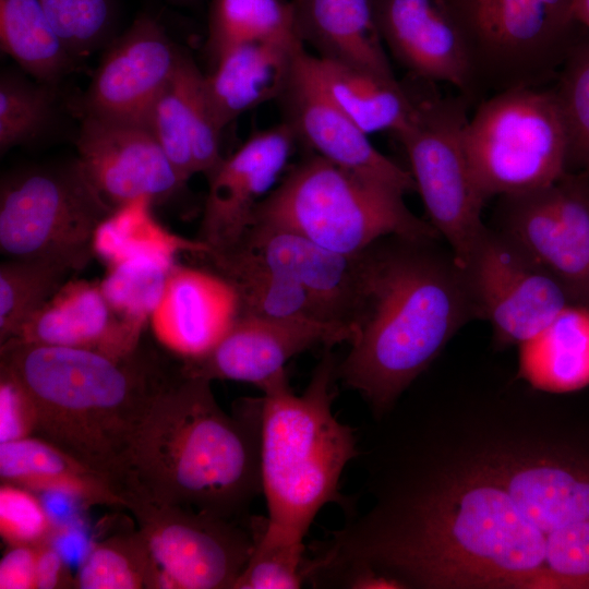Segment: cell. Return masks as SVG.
I'll use <instances>...</instances> for the list:
<instances>
[{
	"mask_svg": "<svg viewBox=\"0 0 589 589\" xmlns=\"http://www.w3.org/2000/svg\"><path fill=\"white\" fill-rule=\"evenodd\" d=\"M464 143L486 200L546 187L569 167V133L554 87L491 94L468 118Z\"/></svg>",
	"mask_w": 589,
	"mask_h": 589,
	"instance_id": "cell-7",
	"label": "cell"
},
{
	"mask_svg": "<svg viewBox=\"0 0 589 589\" xmlns=\"http://www.w3.org/2000/svg\"><path fill=\"white\" fill-rule=\"evenodd\" d=\"M53 96L47 84L4 72L0 79V153L34 141L52 116Z\"/></svg>",
	"mask_w": 589,
	"mask_h": 589,
	"instance_id": "cell-36",
	"label": "cell"
},
{
	"mask_svg": "<svg viewBox=\"0 0 589 589\" xmlns=\"http://www.w3.org/2000/svg\"><path fill=\"white\" fill-rule=\"evenodd\" d=\"M460 267L497 347L520 346L570 304L558 281L496 228L485 226Z\"/></svg>",
	"mask_w": 589,
	"mask_h": 589,
	"instance_id": "cell-12",
	"label": "cell"
},
{
	"mask_svg": "<svg viewBox=\"0 0 589 589\" xmlns=\"http://www.w3.org/2000/svg\"><path fill=\"white\" fill-rule=\"evenodd\" d=\"M289 31L243 43L223 52L205 75V92L217 123L224 130L240 115L281 96L300 48Z\"/></svg>",
	"mask_w": 589,
	"mask_h": 589,
	"instance_id": "cell-23",
	"label": "cell"
},
{
	"mask_svg": "<svg viewBox=\"0 0 589 589\" xmlns=\"http://www.w3.org/2000/svg\"><path fill=\"white\" fill-rule=\"evenodd\" d=\"M123 501L158 570L159 588L233 589L253 549L250 518L229 520L134 495Z\"/></svg>",
	"mask_w": 589,
	"mask_h": 589,
	"instance_id": "cell-11",
	"label": "cell"
},
{
	"mask_svg": "<svg viewBox=\"0 0 589 589\" xmlns=\"http://www.w3.org/2000/svg\"><path fill=\"white\" fill-rule=\"evenodd\" d=\"M36 411L24 387L0 368V443L35 435Z\"/></svg>",
	"mask_w": 589,
	"mask_h": 589,
	"instance_id": "cell-41",
	"label": "cell"
},
{
	"mask_svg": "<svg viewBox=\"0 0 589 589\" xmlns=\"http://www.w3.org/2000/svg\"><path fill=\"white\" fill-rule=\"evenodd\" d=\"M294 31L291 2L212 0L206 47L213 62L229 48Z\"/></svg>",
	"mask_w": 589,
	"mask_h": 589,
	"instance_id": "cell-33",
	"label": "cell"
},
{
	"mask_svg": "<svg viewBox=\"0 0 589 589\" xmlns=\"http://www.w3.org/2000/svg\"><path fill=\"white\" fill-rule=\"evenodd\" d=\"M261 421L262 397L241 399L228 414L211 381L188 376L179 366L123 459L120 496L248 520L249 507L262 493Z\"/></svg>",
	"mask_w": 589,
	"mask_h": 589,
	"instance_id": "cell-3",
	"label": "cell"
},
{
	"mask_svg": "<svg viewBox=\"0 0 589 589\" xmlns=\"http://www.w3.org/2000/svg\"><path fill=\"white\" fill-rule=\"evenodd\" d=\"M574 19L589 31V0L574 1Z\"/></svg>",
	"mask_w": 589,
	"mask_h": 589,
	"instance_id": "cell-45",
	"label": "cell"
},
{
	"mask_svg": "<svg viewBox=\"0 0 589 589\" xmlns=\"http://www.w3.org/2000/svg\"><path fill=\"white\" fill-rule=\"evenodd\" d=\"M296 140L286 122L259 131L206 177L197 239L208 253L228 250L240 240L254 209L285 171Z\"/></svg>",
	"mask_w": 589,
	"mask_h": 589,
	"instance_id": "cell-19",
	"label": "cell"
},
{
	"mask_svg": "<svg viewBox=\"0 0 589 589\" xmlns=\"http://www.w3.org/2000/svg\"><path fill=\"white\" fill-rule=\"evenodd\" d=\"M76 149L85 175L113 207L143 197L161 205L188 183L145 124L84 115Z\"/></svg>",
	"mask_w": 589,
	"mask_h": 589,
	"instance_id": "cell-16",
	"label": "cell"
},
{
	"mask_svg": "<svg viewBox=\"0 0 589 589\" xmlns=\"http://www.w3.org/2000/svg\"><path fill=\"white\" fill-rule=\"evenodd\" d=\"M74 273L45 260L7 259L0 265V345L13 338Z\"/></svg>",
	"mask_w": 589,
	"mask_h": 589,
	"instance_id": "cell-32",
	"label": "cell"
},
{
	"mask_svg": "<svg viewBox=\"0 0 589 589\" xmlns=\"http://www.w3.org/2000/svg\"><path fill=\"white\" fill-rule=\"evenodd\" d=\"M539 393L375 419L324 564L397 589H589V426Z\"/></svg>",
	"mask_w": 589,
	"mask_h": 589,
	"instance_id": "cell-1",
	"label": "cell"
},
{
	"mask_svg": "<svg viewBox=\"0 0 589 589\" xmlns=\"http://www.w3.org/2000/svg\"><path fill=\"white\" fill-rule=\"evenodd\" d=\"M49 541L69 565L77 563L79 566L93 545L84 530V521L53 527Z\"/></svg>",
	"mask_w": 589,
	"mask_h": 589,
	"instance_id": "cell-44",
	"label": "cell"
},
{
	"mask_svg": "<svg viewBox=\"0 0 589 589\" xmlns=\"http://www.w3.org/2000/svg\"><path fill=\"white\" fill-rule=\"evenodd\" d=\"M558 74L554 91L568 128L569 165L589 172V37L574 43Z\"/></svg>",
	"mask_w": 589,
	"mask_h": 589,
	"instance_id": "cell-37",
	"label": "cell"
},
{
	"mask_svg": "<svg viewBox=\"0 0 589 589\" xmlns=\"http://www.w3.org/2000/svg\"><path fill=\"white\" fill-rule=\"evenodd\" d=\"M386 49L409 72L454 86L464 99L482 94L469 33L457 0H373Z\"/></svg>",
	"mask_w": 589,
	"mask_h": 589,
	"instance_id": "cell-14",
	"label": "cell"
},
{
	"mask_svg": "<svg viewBox=\"0 0 589 589\" xmlns=\"http://www.w3.org/2000/svg\"><path fill=\"white\" fill-rule=\"evenodd\" d=\"M263 516L250 517L253 536L251 555L233 589H297L303 586L302 566L305 545L265 539L261 533Z\"/></svg>",
	"mask_w": 589,
	"mask_h": 589,
	"instance_id": "cell-38",
	"label": "cell"
},
{
	"mask_svg": "<svg viewBox=\"0 0 589 589\" xmlns=\"http://www.w3.org/2000/svg\"><path fill=\"white\" fill-rule=\"evenodd\" d=\"M574 1L457 0L482 92L549 81L575 43Z\"/></svg>",
	"mask_w": 589,
	"mask_h": 589,
	"instance_id": "cell-10",
	"label": "cell"
},
{
	"mask_svg": "<svg viewBox=\"0 0 589 589\" xmlns=\"http://www.w3.org/2000/svg\"><path fill=\"white\" fill-rule=\"evenodd\" d=\"M233 247L248 250L302 287L325 322L354 326L360 253H337L293 232L259 225H250Z\"/></svg>",
	"mask_w": 589,
	"mask_h": 589,
	"instance_id": "cell-20",
	"label": "cell"
},
{
	"mask_svg": "<svg viewBox=\"0 0 589 589\" xmlns=\"http://www.w3.org/2000/svg\"><path fill=\"white\" fill-rule=\"evenodd\" d=\"M75 588L157 589L158 570L139 530L93 543L77 568Z\"/></svg>",
	"mask_w": 589,
	"mask_h": 589,
	"instance_id": "cell-31",
	"label": "cell"
},
{
	"mask_svg": "<svg viewBox=\"0 0 589 589\" xmlns=\"http://www.w3.org/2000/svg\"><path fill=\"white\" fill-rule=\"evenodd\" d=\"M148 199H137L115 207L94 237V254L107 267L133 257H152L176 264L179 253L205 255L209 248L169 231L153 214Z\"/></svg>",
	"mask_w": 589,
	"mask_h": 589,
	"instance_id": "cell-29",
	"label": "cell"
},
{
	"mask_svg": "<svg viewBox=\"0 0 589 589\" xmlns=\"http://www.w3.org/2000/svg\"><path fill=\"white\" fill-rule=\"evenodd\" d=\"M195 63L183 56L176 73L152 105L149 129L180 176L189 181L196 173L193 159L194 123L190 83Z\"/></svg>",
	"mask_w": 589,
	"mask_h": 589,
	"instance_id": "cell-34",
	"label": "cell"
},
{
	"mask_svg": "<svg viewBox=\"0 0 589 589\" xmlns=\"http://www.w3.org/2000/svg\"><path fill=\"white\" fill-rule=\"evenodd\" d=\"M285 121L315 155L407 194L416 191L409 170L382 154L325 91L314 56L302 46L279 97Z\"/></svg>",
	"mask_w": 589,
	"mask_h": 589,
	"instance_id": "cell-17",
	"label": "cell"
},
{
	"mask_svg": "<svg viewBox=\"0 0 589 589\" xmlns=\"http://www.w3.org/2000/svg\"><path fill=\"white\" fill-rule=\"evenodd\" d=\"M35 588H75V577L71 576L69 564L50 541L37 546Z\"/></svg>",
	"mask_w": 589,
	"mask_h": 589,
	"instance_id": "cell-43",
	"label": "cell"
},
{
	"mask_svg": "<svg viewBox=\"0 0 589 589\" xmlns=\"http://www.w3.org/2000/svg\"><path fill=\"white\" fill-rule=\"evenodd\" d=\"M318 77L339 108L366 134L400 135L413 120L418 100L396 77L314 56Z\"/></svg>",
	"mask_w": 589,
	"mask_h": 589,
	"instance_id": "cell-27",
	"label": "cell"
},
{
	"mask_svg": "<svg viewBox=\"0 0 589 589\" xmlns=\"http://www.w3.org/2000/svg\"><path fill=\"white\" fill-rule=\"evenodd\" d=\"M183 56L157 20L137 16L109 44L83 96L82 116L146 125L152 105Z\"/></svg>",
	"mask_w": 589,
	"mask_h": 589,
	"instance_id": "cell-18",
	"label": "cell"
},
{
	"mask_svg": "<svg viewBox=\"0 0 589 589\" xmlns=\"http://www.w3.org/2000/svg\"><path fill=\"white\" fill-rule=\"evenodd\" d=\"M141 335L112 310L99 281L75 279L68 280L4 344L84 348L119 358L141 345Z\"/></svg>",
	"mask_w": 589,
	"mask_h": 589,
	"instance_id": "cell-22",
	"label": "cell"
},
{
	"mask_svg": "<svg viewBox=\"0 0 589 589\" xmlns=\"http://www.w3.org/2000/svg\"><path fill=\"white\" fill-rule=\"evenodd\" d=\"M113 209L77 159L7 173L0 184V251L7 259L82 271L95 256L97 228Z\"/></svg>",
	"mask_w": 589,
	"mask_h": 589,
	"instance_id": "cell-8",
	"label": "cell"
},
{
	"mask_svg": "<svg viewBox=\"0 0 589 589\" xmlns=\"http://www.w3.org/2000/svg\"><path fill=\"white\" fill-rule=\"evenodd\" d=\"M3 52L43 84L57 83L74 57L50 22L40 0H0Z\"/></svg>",
	"mask_w": 589,
	"mask_h": 589,
	"instance_id": "cell-30",
	"label": "cell"
},
{
	"mask_svg": "<svg viewBox=\"0 0 589 589\" xmlns=\"http://www.w3.org/2000/svg\"><path fill=\"white\" fill-rule=\"evenodd\" d=\"M337 360L325 348L301 395L287 374L262 397L261 481L267 516L261 528L267 540L304 544L318 514L334 503L345 510L350 495L340 492V477L360 456L356 430L333 413Z\"/></svg>",
	"mask_w": 589,
	"mask_h": 589,
	"instance_id": "cell-5",
	"label": "cell"
},
{
	"mask_svg": "<svg viewBox=\"0 0 589 589\" xmlns=\"http://www.w3.org/2000/svg\"><path fill=\"white\" fill-rule=\"evenodd\" d=\"M293 26L322 59L395 77L373 0H291Z\"/></svg>",
	"mask_w": 589,
	"mask_h": 589,
	"instance_id": "cell-24",
	"label": "cell"
},
{
	"mask_svg": "<svg viewBox=\"0 0 589 589\" xmlns=\"http://www.w3.org/2000/svg\"><path fill=\"white\" fill-rule=\"evenodd\" d=\"M496 229L589 308V172L566 171L553 183L500 196Z\"/></svg>",
	"mask_w": 589,
	"mask_h": 589,
	"instance_id": "cell-13",
	"label": "cell"
},
{
	"mask_svg": "<svg viewBox=\"0 0 589 589\" xmlns=\"http://www.w3.org/2000/svg\"><path fill=\"white\" fill-rule=\"evenodd\" d=\"M250 225L293 232L346 255L387 236L441 238L406 206L404 194L315 154L285 175Z\"/></svg>",
	"mask_w": 589,
	"mask_h": 589,
	"instance_id": "cell-6",
	"label": "cell"
},
{
	"mask_svg": "<svg viewBox=\"0 0 589 589\" xmlns=\"http://www.w3.org/2000/svg\"><path fill=\"white\" fill-rule=\"evenodd\" d=\"M176 264L152 257L129 259L108 266L100 288L112 310L143 332Z\"/></svg>",
	"mask_w": 589,
	"mask_h": 589,
	"instance_id": "cell-35",
	"label": "cell"
},
{
	"mask_svg": "<svg viewBox=\"0 0 589 589\" xmlns=\"http://www.w3.org/2000/svg\"><path fill=\"white\" fill-rule=\"evenodd\" d=\"M517 376L532 387L569 393L589 384V308L566 305L519 346Z\"/></svg>",
	"mask_w": 589,
	"mask_h": 589,
	"instance_id": "cell-26",
	"label": "cell"
},
{
	"mask_svg": "<svg viewBox=\"0 0 589 589\" xmlns=\"http://www.w3.org/2000/svg\"><path fill=\"white\" fill-rule=\"evenodd\" d=\"M179 1H190V0H179Z\"/></svg>",
	"mask_w": 589,
	"mask_h": 589,
	"instance_id": "cell-46",
	"label": "cell"
},
{
	"mask_svg": "<svg viewBox=\"0 0 589 589\" xmlns=\"http://www.w3.org/2000/svg\"><path fill=\"white\" fill-rule=\"evenodd\" d=\"M466 99L418 100L413 120L398 135L429 223L449 244L459 266L485 228L484 197L468 159Z\"/></svg>",
	"mask_w": 589,
	"mask_h": 589,
	"instance_id": "cell-9",
	"label": "cell"
},
{
	"mask_svg": "<svg viewBox=\"0 0 589 589\" xmlns=\"http://www.w3.org/2000/svg\"><path fill=\"white\" fill-rule=\"evenodd\" d=\"M50 22L73 57L98 47L113 26L115 0H40Z\"/></svg>",
	"mask_w": 589,
	"mask_h": 589,
	"instance_id": "cell-39",
	"label": "cell"
},
{
	"mask_svg": "<svg viewBox=\"0 0 589 589\" xmlns=\"http://www.w3.org/2000/svg\"><path fill=\"white\" fill-rule=\"evenodd\" d=\"M179 366L141 345L119 358L84 348L0 346V368L34 404L35 436L105 473L116 488L135 434Z\"/></svg>",
	"mask_w": 589,
	"mask_h": 589,
	"instance_id": "cell-4",
	"label": "cell"
},
{
	"mask_svg": "<svg viewBox=\"0 0 589 589\" xmlns=\"http://www.w3.org/2000/svg\"><path fill=\"white\" fill-rule=\"evenodd\" d=\"M356 327L311 318L239 316L204 354L180 359L183 374L207 381L232 380L261 390L286 374L294 356L353 339Z\"/></svg>",
	"mask_w": 589,
	"mask_h": 589,
	"instance_id": "cell-15",
	"label": "cell"
},
{
	"mask_svg": "<svg viewBox=\"0 0 589 589\" xmlns=\"http://www.w3.org/2000/svg\"><path fill=\"white\" fill-rule=\"evenodd\" d=\"M237 317V294L224 277L176 264L149 324L160 345L180 359H191L213 348Z\"/></svg>",
	"mask_w": 589,
	"mask_h": 589,
	"instance_id": "cell-21",
	"label": "cell"
},
{
	"mask_svg": "<svg viewBox=\"0 0 589 589\" xmlns=\"http://www.w3.org/2000/svg\"><path fill=\"white\" fill-rule=\"evenodd\" d=\"M233 288L238 317H301L325 322L306 291L240 247L203 255Z\"/></svg>",
	"mask_w": 589,
	"mask_h": 589,
	"instance_id": "cell-28",
	"label": "cell"
},
{
	"mask_svg": "<svg viewBox=\"0 0 589 589\" xmlns=\"http://www.w3.org/2000/svg\"><path fill=\"white\" fill-rule=\"evenodd\" d=\"M438 240L387 236L358 256L356 334L337 377L361 394L374 419L477 320L462 269Z\"/></svg>",
	"mask_w": 589,
	"mask_h": 589,
	"instance_id": "cell-2",
	"label": "cell"
},
{
	"mask_svg": "<svg viewBox=\"0 0 589 589\" xmlns=\"http://www.w3.org/2000/svg\"><path fill=\"white\" fill-rule=\"evenodd\" d=\"M53 525L39 495L1 482L0 532L9 545H34L49 541Z\"/></svg>",
	"mask_w": 589,
	"mask_h": 589,
	"instance_id": "cell-40",
	"label": "cell"
},
{
	"mask_svg": "<svg viewBox=\"0 0 589 589\" xmlns=\"http://www.w3.org/2000/svg\"><path fill=\"white\" fill-rule=\"evenodd\" d=\"M0 479L35 493H68L86 507L124 508L108 476L35 435L0 443Z\"/></svg>",
	"mask_w": 589,
	"mask_h": 589,
	"instance_id": "cell-25",
	"label": "cell"
},
{
	"mask_svg": "<svg viewBox=\"0 0 589 589\" xmlns=\"http://www.w3.org/2000/svg\"><path fill=\"white\" fill-rule=\"evenodd\" d=\"M9 546L0 561V588H35L37 546L24 544Z\"/></svg>",
	"mask_w": 589,
	"mask_h": 589,
	"instance_id": "cell-42",
	"label": "cell"
}]
</instances>
